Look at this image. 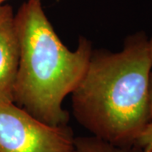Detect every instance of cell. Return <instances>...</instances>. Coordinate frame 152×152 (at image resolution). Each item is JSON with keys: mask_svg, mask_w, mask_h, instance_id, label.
<instances>
[{"mask_svg": "<svg viewBox=\"0 0 152 152\" xmlns=\"http://www.w3.org/2000/svg\"><path fill=\"white\" fill-rule=\"evenodd\" d=\"M72 152H145L140 147L133 145L130 148H121L102 140L97 137L75 138Z\"/></svg>", "mask_w": 152, "mask_h": 152, "instance_id": "5b68a950", "label": "cell"}, {"mask_svg": "<svg viewBox=\"0 0 152 152\" xmlns=\"http://www.w3.org/2000/svg\"><path fill=\"white\" fill-rule=\"evenodd\" d=\"M20 58L15 13L9 4L0 5V103L14 102V86Z\"/></svg>", "mask_w": 152, "mask_h": 152, "instance_id": "277c9868", "label": "cell"}, {"mask_svg": "<svg viewBox=\"0 0 152 152\" xmlns=\"http://www.w3.org/2000/svg\"><path fill=\"white\" fill-rule=\"evenodd\" d=\"M5 1L6 0H0V5H1V4H4V3Z\"/></svg>", "mask_w": 152, "mask_h": 152, "instance_id": "ba28073f", "label": "cell"}, {"mask_svg": "<svg viewBox=\"0 0 152 152\" xmlns=\"http://www.w3.org/2000/svg\"><path fill=\"white\" fill-rule=\"evenodd\" d=\"M134 145L145 152H152V123H149L136 139Z\"/></svg>", "mask_w": 152, "mask_h": 152, "instance_id": "8992f818", "label": "cell"}, {"mask_svg": "<svg viewBox=\"0 0 152 152\" xmlns=\"http://www.w3.org/2000/svg\"><path fill=\"white\" fill-rule=\"evenodd\" d=\"M20 58L14 103L53 126L66 125L65 97L75 90L86 71L92 45L80 37L69 50L55 32L42 0H27L15 14Z\"/></svg>", "mask_w": 152, "mask_h": 152, "instance_id": "7a4b0ae2", "label": "cell"}, {"mask_svg": "<svg viewBox=\"0 0 152 152\" xmlns=\"http://www.w3.org/2000/svg\"><path fill=\"white\" fill-rule=\"evenodd\" d=\"M149 49H150V55L152 61V36L149 37ZM150 123H152V73L151 75V83H150Z\"/></svg>", "mask_w": 152, "mask_h": 152, "instance_id": "52a82bcc", "label": "cell"}, {"mask_svg": "<svg viewBox=\"0 0 152 152\" xmlns=\"http://www.w3.org/2000/svg\"><path fill=\"white\" fill-rule=\"evenodd\" d=\"M74 144L67 124L49 125L14 102L0 103V152H72Z\"/></svg>", "mask_w": 152, "mask_h": 152, "instance_id": "3957f363", "label": "cell"}, {"mask_svg": "<svg viewBox=\"0 0 152 152\" xmlns=\"http://www.w3.org/2000/svg\"><path fill=\"white\" fill-rule=\"evenodd\" d=\"M152 61L149 37L138 31L118 52L93 50L72 92L73 113L93 136L121 148L134 145L150 123Z\"/></svg>", "mask_w": 152, "mask_h": 152, "instance_id": "6da1fadb", "label": "cell"}]
</instances>
